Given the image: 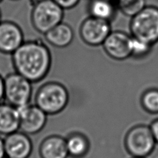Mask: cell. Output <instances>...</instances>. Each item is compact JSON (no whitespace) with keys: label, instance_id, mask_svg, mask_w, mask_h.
Returning <instances> with one entry per match:
<instances>
[{"label":"cell","instance_id":"6da1fadb","mask_svg":"<svg viewBox=\"0 0 158 158\" xmlns=\"http://www.w3.org/2000/svg\"><path fill=\"white\" fill-rule=\"evenodd\" d=\"M13 63L16 72L31 82L46 77L52 66V55L48 47L41 42H24L13 53Z\"/></svg>","mask_w":158,"mask_h":158},{"label":"cell","instance_id":"7a4b0ae2","mask_svg":"<svg viewBox=\"0 0 158 158\" xmlns=\"http://www.w3.org/2000/svg\"><path fill=\"white\" fill-rule=\"evenodd\" d=\"M132 37L153 46L158 42V8L149 6L133 16L130 24Z\"/></svg>","mask_w":158,"mask_h":158},{"label":"cell","instance_id":"3957f363","mask_svg":"<svg viewBox=\"0 0 158 158\" xmlns=\"http://www.w3.org/2000/svg\"><path fill=\"white\" fill-rule=\"evenodd\" d=\"M69 101L67 89L58 82H48L38 89L35 105L47 115L58 114L64 109Z\"/></svg>","mask_w":158,"mask_h":158},{"label":"cell","instance_id":"277c9868","mask_svg":"<svg viewBox=\"0 0 158 158\" xmlns=\"http://www.w3.org/2000/svg\"><path fill=\"white\" fill-rule=\"evenodd\" d=\"M63 16L64 9L53 0H40L33 8L31 22L36 31L45 34L62 22Z\"/></svg>","mask_w":158,"mask_h":158},{"label":"cell","instance_id":"5b68a950","mask_svg":"<svg viewBox=\"0 0 158 158\" xmlns=\"http://www.w3.org/2000/svg\"><path fill=\"white\" fill-rule=\"evenodd\" d=\"M31 95V81L19 73H12L4 78V98L7 103L19 108L29 104Z\"/></svg>","mask_w":158,"mask_h":158},{"label":"cell","instance_id":"8992f818","mask_svg":"<svg viewBox=\"0 0 158 158\" xmlns=\"http://www.w3.org/2000/svg\"><path fill=\"white\" fill-rule=\"evenodd\" d=\"M156 142L150 127L142 125L130 129L125 138L126 150L134 157H147L153 151Z\"/></svg>","mask_w":158,"mask_h":158},{"label":"cell","instance_id":"52a82bcc","mask_svg":"<svg viewBox=\"0 0 158 158\" xmlns=\"http://www.w3.org/2000/svg\"><path fill=\"white\" fill-rule=\"evenodd\" d=\"M111 33L110 22L90 16L82 22L80 36L85 43L90 46H98Z\"/></svg>","mask_w":158,"mask_h":158},{"label":"cell","instance_id":"ba28073f","mask_svg":"<svg viewBox=\"0 0 158 158\" xmlns=\"http://www.w3.org/2000/svg\"><path fill=\"white\" fill-rule=\"evenodd\" d=\"M19 129L27 134H35L46 125L47 114L37 105H28L18 108Z\"/></svg>","mask_w":158,"mask_h":158},{"label":"cell","instance_id":"9c48e42d","mask_svg":"<svg viewBox=\"0 0 158 158\" xmlns=\"http://www.w3.org/2000/svg\"><path fill=\"white\" fill-rule=\"evenodd\" d=\"M132 36L121 31L111 32L106 41L103 47L110 57L115 60H125L132 55Z\"/></svg>","mask_w":158,"mask_h":158},{"label":"cell","instance_id":"30bf717a","mask_svg":"<svg viewBox=\"0 0 158 158\" xmlns=\"http://www.w3.org/2000/svg\"><path fill=\"white\" fill-rule=\"evenodd\" d=\"M23 43V32L18 24L11 21L0 22V52L13 54Z\"/></svg>","mask_w":158,"mask_h":158},{"label":"cell","instance_id":"8fae6325","mask_svg":"<svg viewBox=\"0 0 158 158\" xmlns=\"http://www.w3.org/2000/svg\"><path fill=\"white\" fill-rule=\"evenodd\" d=\"M6 156L9 158H29L33 145L28 134L17 131L6 136L4 139Z\"/></svg>","mask_w":158,"mask_h":158},{"label":"cell","instance_id":"7c38bea8","mask_svg":"<svg viewBox=\"0 0 158 158\" xmlns=\"http://www.w3.org/2000/svg\"><path fill=\"white\" fill-rule=\"evenodd\" d=\"M41 158H67L69 156L66 139L58 135L48 137L40 146Z\"/></svg>","mask_w":158,"mask_h":158},{"label":"cell","instance_id":"4fadbf2b","mask_svg":"<svg viewBox=\"0 0 158 158\" xmlns=\"http://www.w3.org/2000/svg\"><path fill=\"white\" fill-rule=\"evenodd\" d=\"M19 129V117L17 107L0 103V135H7Z\"/></svg>","mask_w":158,"mask_h":158},{"label":"cell","instance_id":"5bb4252c","mask_svg":"<svg viewBox=\"0 0 158 158\" xmlns=\"http://www.w3.org/2000/svg\"><path fill=\"white\" fill-rule=\"evenodd\" d=\"M50 45L58 48L69 46L74 39V31L69 24L60 22L44 34Z\"/></svg>","mask_w":158,"mask_h":158},{"label":"cell","instance_id":"9a60e30c","mask_svg":"<svg viewBox=\"0 0 158 158\" xmlns=\"http://www.w3.org/2000/svg\"><path fill=\"white\" fill-rule=\"evenodd\" d=\"M111 0H90L88 11L90 16L110 22L116 15V7Z\"/></svg>","mask_w":158,"mask_h":158},{"label":"cell","instance_id":"2e32d148","mask_svg":"<svg viewBox=\"0 0 158 158\" xmlns=\"http://www.w3.org/2000/svg\"><path fill=\"white\" fill-rule=\"evenodd\" d=\"M66 143L69 156L74 158L85 156L89 151V141L83 134L78 133L71 134L66 139Z\"/></svg>","mask_w":158,"mask_h":158},{"label":"cell","instance_id":"e0dca14e","mask_svg":"<svg viewBox=\"0 0 158 158\" xmlns=\"http://www.w3.org/2000/svg\"><path fill=\"white\" fill-rule=\"evenodd\" d=\"M117 4L124 15L132 18L146 7V0H125Z\"/></svg>","mask_w":158,"mask_h":158},{"label":"cell","instance_id":"ac0fdd59","mask_svg":"<svg viewBox=\"0 0 158 158\" xmlns=\"http://www.w3.org/2000/svg\"><path fill=\"white\" fill-rule=\"evenodd\" d=\"M142 105L146 112L151 114H158V90L146 91L142 97Z\"/></svg>","mask_w":158,"mask_h":158},{"label":"cell","instance_id":"d6986e66","mask_svg":"<svg viewBox=\"0 0 158 158\" xmlns=\"http://www.w3.org/2000/svg\"><path fill=\"white\" fill-rule=\"evenodd\" d=\"M152 46H153L146 43V42L132 37L131 56L137 58L143 57V56L148 55V53L151 52Z\"/></svg>","mask_w":158,"mask_h":158},{"label":"cell","instance_id":"ffe728a7","mask_svg":"<svg viewBox=\"0 0 158 158\" xmlns=\"http://www.w3.org/2000/svg\"><path fill=\"white\" fill-rule=\"evenodd\" d=\"M56 4L63 8V9H70L75 7L80 0H53Z\"/></svg>","mask_w":158,"mask_h":158},{"label":"cell","instance_id":"44dd1931","mask_svg":"<svg viewBox=\"0 0 158 158\" xmlns=\"http://www.w3.org/2000/svg\"><path fill=\"white\" fill-rule=\"evenodd\" d=\"M150 128L155 140L156 142H158V119L153 122L150 126Z\"/></svg>","mask_w":158,"mask_h":158},{"label":"cell","instance_id":"7402d4cb","mask_svg":"<svg viewBox=\"0 0 158 158\" xmlns=\"http://www.w3.org/2000/svg\"><path fill=\"white\" fill-rule=\"evenodd\" d=\"M4 98V79L0 75V103Z\"/></svg>","mask_w":158,"mask_h":158},{"label":"cell","instance_id":"603a6c76","mask_svg":"<svg viewBox=\"0 0 158 158\" xmlns=\"http://www.w3.org/2000/svg\"><path fill=\"white\" fill-rule=\"evenodd\" d=\"M6 157V153L4 148V139H2L0 137V158H5Z\"/></svg>","mask_w":158,"mask_h":158},{"label":"cell","instance_id":"cb8c5ba5","mask_svg":"<svg viewBox=\"0 0 158 158\" xmlns=\"http://www.w3.org/2000/svg\"><path fill=\"white\" fill-rule=\"evenodd\" d=\"M123 1H125V0H112V2H114V3L116 2L117 4H118V3H120L121 2H123Z\"/></svg>","mask_w":158,"mask_h":158},{"label":"cell","instance_id":"d4e9b609","mask_svg":"<svg viewBox=\"0 0 158 158\" xmlns=\"http://www.w3.org/2000/svg\"><path fill=\"white\" fill-rule=\"evenodd\" d=\"M2 13H1V11H0V22H2Z\"/></svg>","mask_w":158,"mask_h":158},{"label":"cell","instance_id":"484cf974","mask_svg":"<svg viewBox=\"0 0 158 158\" xmlns=\"http://www.w3.org/2000/svg\"><path fill=\"white\" fill-rule=\"evenodd\" d=\"M133 158H142V157H133Z\"/></svg>","mask_w":158,"mask_h":158},{"label":"cell","instance_id":"4316f807","mask_svg":"<svg viewBox=\"0 0 158 158\" xmlns=\"http://www.w3.org/2000/svg\"><path fill=\"white\" fill-rule=\"evenodd\" d=\"M13 1H18V0H13Z\"/></svg>","mask_w":158,"mask_h":158},{"label":"cell","instance_id":"83f0119b","mask_svg":"<svg viewBox=\"0 0 158 158\" xmlns=\"http://www.w3.org/2000/svg\"><path fill=\"white\" fill-rule=\"evenodd\" d=\"M2 0H0V2H2Z\"/></svg>","mask_w":158,"mask_h":158},{"label":"cell","instance_id":"f1b7e54d","mask_svg":"<svg viewBox=\"0 0 158 158\" xmlns=\"http://www.w3.org/2000/svg\"><path fill=\"white\" fill-rule=\"evenodd\" d=\"M5 158H9V157H5Z\"/></svg>","mask_w":158,"mask_h":158},{"label":"cell","instance_id":"f546056e","mask_svg":"<svg viewBox=\"0 0 158 158\" xmlns=\"http://www.w3.org/2000/svg\"><path fill=\"white\" fill-rule=\"evenodd\" d=\"M111 1H112V0H111Z\"/></svg>","mask_w":158,"mask_h":158}]
</instances>
